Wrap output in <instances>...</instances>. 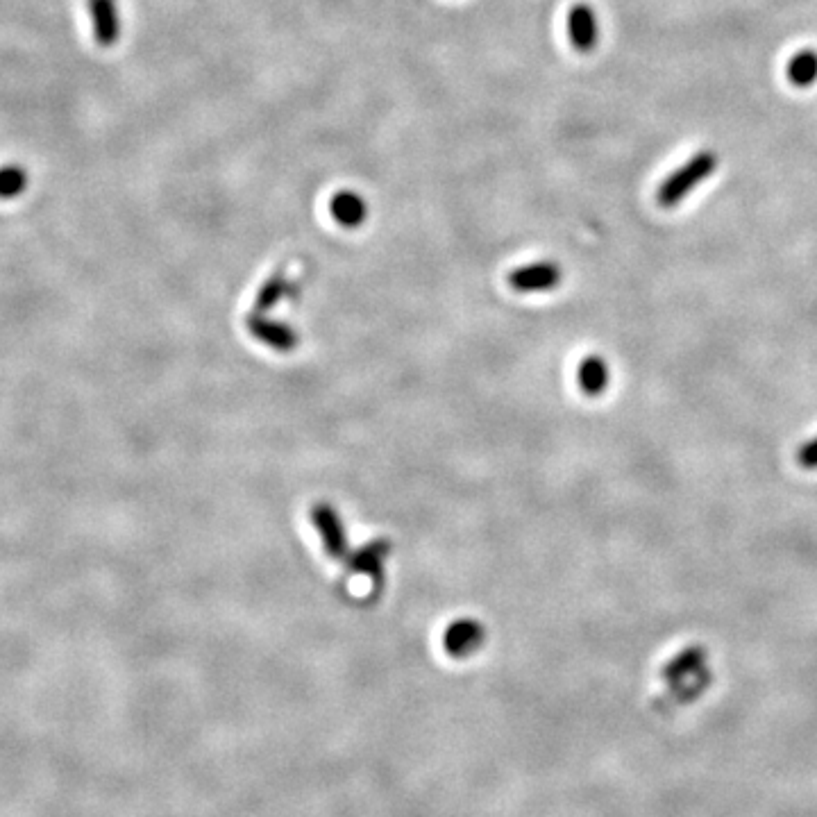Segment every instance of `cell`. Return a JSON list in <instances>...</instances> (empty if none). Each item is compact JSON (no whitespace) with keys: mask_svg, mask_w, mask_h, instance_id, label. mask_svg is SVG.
Segmentation results:
<instances>
[{"mask_svg":"<svg viewBox=\"0 0 817 817\" xmlns=\"http://www.w3.org/2000/svg\"><path fill=\"white\" fill-rule=\"evenodd\" d=\"M715 166H718V157L713 153H699L693 159L665 178V182L659 187L656 193V200H659L661 207H675L679 205L684 196H688L699 182H704L709 175H713Z\"/></svg>","mask_w":817,"mask_h":817,"instance_id":"obj_1","label":"cell"},{"mask_svg":"<svg viewBox=\"0 0 817 817\" xmlns=\"http://www.w3.org/2000/svg\"><path fill=\"white\" fill-rule=\"evenodd\" d=\"M563 280L561 268L554 261H534L511 271L509 284L518 293H543L557 289Z\"/></svg>","mask_w":817,"mask_h":817,"instance_id":"obj_2","label":"cell"},{"mask_svg":"<svg viewBox=\"0 0 817 817\" xmlns=\"http://www.w3.org/2000/svg\"><path fill=\"white\" fill-rule=\"evenodd\" d=\"M486 631L475 618H461L448 625L443 634V650L452 659H468L484 645Z\"/></svg>","mask_w":817,"mask_h":817,"instance_id":"obj_3","label":"cell"},{"mask_svg":"<svg viewBox=\"0 0 817 817\" xmlns=\"http://www.w3.org/2000/svg\"><path fill=\"white\" fill-rule=\"evenodd\" d=\"M311 520H314L318 534L323 538L325 552L334 559L348 557V534H345L343 522L332 504H316L311 509Z\"/></svg>","mask_w":817,"mask_h":817,"instance_id":"obj_4","label":"cell"},{"mask_svg":"<svg viewBox=\"0 0 817 817\" xmlns=\"http://www.w3.org/2000/svg\"><path fill=\"white\" fill-rule=\"evenodd\" d=\"M568 37L579 53H591L600 41V23L591 5L577 3L568 12Z\"/></svg>","mask_w":817,"mask_h":817,"instance_id":"obj_5","label":"cell"},{"mask_svg":"<svg viewBox=\"0 0 817 817\" xmlns=\"http://www.w3.org/2000/svg\"><path fill=\"white\" fill-rule=\"evenodd\" d=\"M248 327L250 334L255 336L257 341H261L266 348H271L275 352H291L298 348L300 341L298 332L286 323H280V320H271L255 314L248 320Z\"/></svg>","mask_w":817,"mask_h":817,"instance_id":"obj_6","label":"cell"},{"mask_svg":"<svg viewBox=\"0 0 817 817\" xmlns=\"http://www.w3.org/2000/svg\"><path fill=\"white\" fill-rule=\"evenodd\" d=\"M94 37L103 48H112L121 39V14L116 0H89Z\"/></svg>","mask_w":817,"mask_h":817,"instance_id":"obj_7","label":"cell"},{"mask_svg":"<svg viewBox=\"0 0 817 817\" xmlns=\"http://www.w3.org/2000/svg\"><path fill=\"white\" fill-rule=\"evenodd\" d=\"M330 214L341 227L357 230L368 218V202L361 193L352 189L336 191L330 200Z\"/></svg>","mask_w":817,"mask_h":817,"instance_id":"obj_8","label":"cell"},{"mask_svg":"<svg viewBox=\"0 0 817 817\" xmlns=\"http://www.w3.org/2000/svg\"><path fill=\"white\" fill-rule=\"evenodd\" d=\"M706 661V652L702 647H686L684 652H679L675 659H670L663 668V679L668 684L677 686L681 681H686L688 677H695L702 672Z\"/></svg>","mask_w":817,"mask_h":817,"instance_id":"obj_9","label":"cell"},{"mask_svg":"<svg viewBox=\"0 0 817 817\" xmlns=\"http://www.w3.org/2000/svg\"><path fill=\"white\" fill-rule=\"evenodd\" d=\"M609 382H611V373L602 357L591 355L581 361L577 368V384H579V389L588 395V398L602 395L606 389H609Z\"/></svg>","mask_w":817,"mask_h":817,"instance_id":"obj_10","label":"cell"},{"mask_svg":"<svg viewBox=\"0 0 817 817\" xmlns=\"http://www.w3.org/2000/svg\"><path fill=\"white\" fill-rule=\"evenodd\" d=\"M386 554H389V543L375 541V543L366 545L364 550H359L357 554H352L350 568L355 572H361V575H368L375 581H379V577H382Z\"/></svg>","mask_w":817,"mask_h":817,"instance_id":"obj_11","label":"cell"},{"mask_svg":"<svg viewBox=\"0 0 817 817\" xmlns=\"http://www.w3.org/2000/svg\"><path fill=\"white\" fill-rule=\"evenodd\" d=\"M788 78L797 87H811L817 80V53L813 50H802L788 64Z\"/></svg>","mask_w":817,"mask_h":817,"instance_id":"obj_12","label":"cell"},{"mask_svg":"<svg viewBox=\"0 0 817 817\" xmlns=\"http://www.w3.org/2000/svg\"><path fill=\"white\" fill-rule=\"evenodd\" d=\"M286 291H289V282H286L284 273H273L268 280L261 284V289L257 293V300H255V314H264V311L273 309L277 302H280Z\"/></svg>","mask_w":817,"mask_h":817,"instance_id":"obj_13","label":"cell"},{"mask_svg":"<svg viewBox=\"0 0 817 817\" xmlns=\"http://www.w3.org/2000/svg\"><path fill=\"white\" fill-rule=\"evenodd\" d=\"M28 187V173L21 166H3L0 168V198H16Z\"/></svg>","mask_w":817,"mask_h":817,"instance_id":"obj_14","label":"cell"},{"mask_svg":"<svg viewBox=\"0 0 817 817\" xmlns=\"http://www.w3.org/2000/svg\"><path fill=\"white\" fill-rule=\"evenodd\" d=\"M797 463L804 470H815L817 468V436L813 441L804 443L802 448L797 450Z\"/></svg>","mask_w":817,"mask_h":817,"instance_id":"obj_15","label":"cell"}]
</instances>
